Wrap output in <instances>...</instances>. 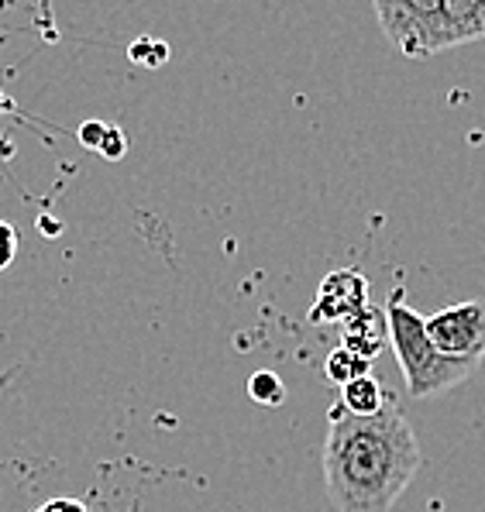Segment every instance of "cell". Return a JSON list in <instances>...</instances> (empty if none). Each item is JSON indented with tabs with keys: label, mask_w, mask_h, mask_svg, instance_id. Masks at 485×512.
Returning a JSON list of instances; mask_svg holds the SVG:
<instances>
[{
	"label": "cell",
	"mask_w": 485,
	"mask_h": 512,
	"mask_svg": "<svg viewBox=\"0 0 485 512\" xmlns=\"http://www.w3.org/2000/svg\"><path fill=\"white\" fill-rule=\"evenodd\" d=\"M324 488L338 512H389L424 464L417 433L389 392L375 416H351L341 403L327 413Z\"/></svg>",
	"instance_id": "1"
},
{
	"label": "cell",
	"mask_w": 485,
	"mask_h": 512,
	"mask_svg": "<svg viewBox=\"0 0 485 512\" xmlns=\"http://www.w3.org/2000/svg\"><path fill=\"white\" fill-rule=\"evenodd\" d=\"M403 289H393L386 306V327H389V348H393L400 372L406 382V392L413 399H434L444 392L458 389L461 382H468L479 365L475 361H458L448 358L430 344L427 324L417 310L403 303Z\"/></svg>",
	"instance_id": "2"
},
{
	"label": "cell",
	"mask_w": 485,
	"mask_h": 512,
	"mask_svg": "<svg viewBox=\"0 0 485 512\" xmlns=\"http://www.w3.org/2000/svg\"><path fill=\"white\" fill-rule=\"evenodd\" d=\"M375 25L406 59H430L444 49L441 0H372Z\"/></svg>",
	"instance_id": "3"
},
{
	"label": "cell",
	"mask_w": 485,
	"mask_h": 512,
	"mask_svg": "<svg viewBox=\"0 0 485 512\" xmlns=\"http://www.w3.org/2000/svg\"><path fill=\"white\" fill-rule=\"evenodd\" d=\"M427 337L441 354L458 361H475L482 365L485 358V299H465V303L444 306L434 317H424Z\"/></svg>",
	"instance_id": "4"
},
{
	"label": "cell",
	"mask_w": 485,
	"mask_h": 512,
	"mask_svg": "<svg viewBox=\"0 0 485 512\" xmlns=\"http://www.w3.org/2000/svg\"><path fill=\"white\" fill-rule=\"evenodd\" d=\"M365 299H369V286L355 269L331 272L317 289V303L310 310V320H351L365 310Z\"/></svg>",
	"instance_id": "5"
},
{
	"label": "cell",
	"mask_w": 485,
	"mask_h": 512,
	"mask_svg": "<svg viewBox=\"0 0 485 512\" xmlns=\"http://www.w3.org/2000/svg\"><path fill=\"white\" fill-rule=\"evenodd\" d=\"M444 49L472 45L485 38V0H441Z\"/></svg>",
	"instance_id": "6"
},
{
	"label": "cell",
	"mask_w": 485,
	"mask_h": 512,
	"mask_svg": "<svg viewBox=\"0 0 485 512\" xmlns=\"http://www.w3.org/2000/svg\"><path fill=\"white\" fill-rule=\"evenodd\" d=\"M389 392L382 389V382L375 375H362L351 378V382L341 385V399L338 403L348 409L351 416H375L382 406H386Z\"/></svg>",
	"instance_id": "7"
},
{
	"label": "cell",
	"mask_w": 485,
	"mask_h": 512,
	"mask_svg": "<svg viewBox=\"0 0 485 512\" xmlns=\"http://www.w3.org/2000/svg\"><path fill=\"white\" fill-rule=\"evenodd\" d=\"M369 368H372L369 358H362L358 351L344 348V344H338V348L327 354V361H324V375L331 378L334 385H344V382H351V378L369 375Z\"/></svg>",
	"instance_id": "8"
},
{
	"label": "cell",
	"mask_w": 485,
	"mask_h": 512,
	"mask_svg": "<svg viewBox=\"0 0 485 512\" xmlns=\"http://www.w3.org/2000/svg\"><path fill=\"white\" fill-rule=\"evenodd\" d=\"M248 396H252L258 406L276 409L286 403V385L276 372H255L248 378Z\"/></svg>",
	"instance_id": "9"
},
{
	"label": "cell",
	"mask_w": 485,
	"mask_h": 512,
	"mask_svg": "<svg viewBox=\"0 0 485 512\" xmlns=\"http://www.w3.org/2000/svg\"><path fill=\"white\" fill-rule=\"evenodd\" d=\"M18 244H21L18 227L7 224V220H0V272H4L14 258H18Z\"/></svg>",
	"instance_id": "10"
},
{
	"label": "cell",
	"mask_w": 485,
	"mask_h": 512,
	"mask_svg": "<svg viewBox=\"0 0 485 512\" xmlns=\"http://www.w3.org/2000/svg\"><path fill=\"white\" fill-rule=\"evenodd\" d=\"M100 155H107V159H121L124 152H128V138L121 135L117 128H107V135H104V141H100V148H97Z\"/></svg>",
	"instance_id": "11"
},
{
	"label": "cell",
	"mask_w": 485,
	"mask_h": 512,
	"mask_svg": "<svg viewBox=\"0 0 485 512\" xmlns=\"http://www.w3.org/2000/svg\"><path fill=\"white\" fill-rule=\"evenodd\" d=\"M107 135V124H100V121H86L80 124V141L86 148H100V141H104Z\"/></svg>",
	"instance_id": "12"
},
{
	"label": "cell",
	"mask_w": 485,
	"mask_h": 512,
	"mask_svg": "<svg viewBox=\"0 0 485 512\" xmlns=\"http://www.w3.org/2000/svg\"><path fill=\"white\" fill-rule=\"evenodd\" d=\"M35 512H90L80 499H49L45 506H38Z\"/></svg>",
	"instance_id": "13"
}]
</instances>
